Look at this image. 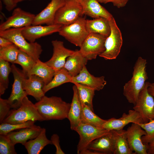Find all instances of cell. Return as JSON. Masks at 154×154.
I'll return each mask as SVG.
<instances>
[{
    "label": "cell",
    "instance_id": "obj_1",
    "mask_svg": "<svg viewBox=\"0 0 154 154\" xmlns=\"http://www.w3.org/2000/svg\"><path fill=\"white\" fill-rule=\"evenodd\" d=\"M70 104L60 97L44 96L35 105L44 120L47 121L67 118Z\"/></svg>",
    "mask_w": 154,
    "mask_h": 154
},
{
    "label": "cell",
    "instance_id": "obj_2",
    "mask_svg": "<svg viewBox=\"0 0 154 154\" xmlns=\"http://www.w3.org/2000/svg\"><path fill=\"white\" fill-rule=\"evenodd\" d=\"M147 60L141 57L137 60L133 67L132 76L123 87V94L128 102L134 105L139 94L148 78L146 71Z\"/></svg>",
    "mask_w": 154,
    "mask_h": 154
},
{
    "label": "cell",
    "instance_id": "obj_3",
    "mask_svg": "<svg viewBox=\"0 0 154 154\" xmlns=\"http://www.w3.org/2000/svg\"><path fill=\"white\" fill-rule=\"evenodd\" d=\"M23 28H12L0 31V37L10 40L19 50L26 53L37 61L39 59L42 51V47L37 42L27 41L22 33Z\"/></svg>",
    "mask_w": 154,
    "mask_h": 154
},
{
    "label": "cell",
    "instance_id": "obj_4",
    "mask_svg": "<svg viewBox=\"0 0 154 154\" xmlns=\"http://www.w3.org/2000/svg\"><path fill=\"white\" fill-rule=\"evenodd\" d=\"M29 121L44 120L38 112L35 104L29 100L27 96L24 98L19 108L10 110L3 122L16 124Z\"/></svg>",
    "mask_w": 154,
    "mask_h": 154
},
{
    "label": "cell",
    "instance_id": "obj_5",
    "mask_svg": "<svg viewBox=\"0 0 154 154\" xmlns=\"http://www.w3.org/2000/svg\"><path fill=\"white\" fill-rule=\"evenodd\" d=\"M85 18L80 17L73 23L63 25L58 32L60 36L76 46L80 47L89 33Z\"/></svg>",
    "mask_w": 154,
    "mask_h": 154
},
{
    "label": "cell",
    "instance_id": "obj_6",
    "mask_svg": "<svg viewBox=\"0 0 154 154\" xmlns=\"http://www.w3.org/2000/svg\"><path fill=\"white\" fill-rule=\"evenodd\" d=\"M109 21L111 32L105 41V51L99 55L106 60L117 58L120 52L123 43L121 33L114 18L113 17Z\"/></svg>",
    "mask_w": 154,
    "mask_h": 154
},
{
    "label": "cell",
    "instance_id": "obj_7",
    "mask_svg": "<svg viewBox=\"0 0 154 154\" xmlns=\"http://www.w3.org/2000/svg\"><path fill=\"white\" fill-rule=\"evenodd\" d=\"M83 15L82 7L80 2L77 0H65L64 4L56 13L54 24L68 25Z\"/></svg>",
    "mask_w": 154,
    "mask_h": 154
},
{
    "label": "cell",
    "instance_id": "obj_8",
    "mask_svg": "<svg viewBox=\"0 0 154 154\" xmlns=\"http://www.w3.org/2000/svg\"><path fill=\"white\" fill-rule=\"evenodd\" d=\"M149 83L146 82L133 108L139 114L143 123L154 119V99L147 90Z\"/></svg>",
    "mask_w": 154,
    "mask_h": 154
},
{
    "label": "cell",
    "instance_id": "obj_9",
    "mask_svg": "<svg viewBox=\"0 0 154 154\" xmlns=\"http://www.w3.org/2000/svg\"><path fill=\"white\" fill-rule=\"evenodd\" d=\"M11 67L14 82L11 94L7 100L11 108L17 109L21 106L24 98L28 95L22 87L23 81L27 76L22 70L17 67L14 64H12Z\"/></svg>",
    "mask_w": 154,
    "mask_h": 154
},
{
    "label": "cell",
    "instance_id": "obj_10",
    "mask_svg": "<svg viewBox=\"0 0 154 154\" xmlns=\"http://www.w3.org/2000/svg\"><path fill=\"white\" fill-rule=\"evenodd\" d=\"M106 38L98 34L89 33L80 47L79 51L88 60L95 59L105 51Z\"/></svg>",
    "mask_w": 154,
    "mask_h": 154
},
{
    "label": "cell",
    "instance_id": "obj_11",
    "mask_svg": "<svg viewBox=\"0 0 154 154\" xmlns=\"http://www.w3.org/2000/svg\"><path fill=\"white\" fill-rule=\"evenodd\" d=\"M75 131L78 133L80 137L77 146V153L79 154L81 151L86 149L93 140L109 131L102 127L82 123Z\"/></svg>",
    "mask_w": 154,
    "mask_h": 154
},
{
    "label": "cell",
    "instance_id": "obj_12",
    "mask_svg": "<svg viewBox=\"0 0 154 154\" xmlns=\"http://www.w3.org/2000/svg\"><path fill=\"white\" fill-rule=\"evenodd\" d=\"M35 15L18 7L13 9L12 15L0 25V31L12 28H23L32 25Z\"/></svg>",
    "mask_w": 154,
    "mask_h": 154
},
{
    "label": "cell",
    "instance_id": "obj_13",
    "mask_svg": "<svg viewBox=\"0 0 154 154\" xmlns=\"http://www.w3.org/2000/svg\"><path fill=\"white\" fill-rule=\"evenodd\" d=\"M129 146L135 154H148L147 146L142 141V137L146 134L145 131L137 123H132L126 130Z\"/></svg>",
    "mask_w": 154,
    "mask_h": 154
},
{
    "label": "cell",
    "instance_id": "obj_14",
    "mask_svg": "<svg viewBox=\"0 0 154 154\" xmlns=\"http://www.w3.org/2000/svg\"><path fill=\"white\" fill-rule=\"evenodd\" d=\"M51 42L53 54L50 59L45 62L56 71L64 67L67 58L74 53L75 51L66 48L62 41L55 40Z\"/></svg>",
    "mask_w": 154,
    "mask_h": 154
},
{
    "label": "cell",
    "instance_id": "obj_15",
    "mask_svg": "<svg viewBox=\"0 0 154 154\" xmlns=\"http://www.w3.org/2000/svg\"><path fill=\"white\" fill-rule=\"evenodd\" d=\"M62 25L55 24L44 26L31 25L24 27L22 33L27 40L29 42H33L41 37L58 32Z\"/></svg>",
    "mask_w": 154,
    "mask_h": 154
},
{
    "label": "cell",
    "instance_id": "obj_16",
    "mask_svg": "<svg viewBox=\"0 0 154 154\" xmlns=\"http://www.w3.org/2000/svg\"><path fill=\"white\" fill-rule=\"evenodd\" d=\"M133 123H139L142 122L137 112L134 110H130L128 114L123 113L120 118L113 117L106 120L102 128L108 131L121 130L128 124Z\"/></svg>",
    "mask_w": 154,
    "mask_h": 154
},
{
    "label": "cell",
    "instance_id": "obj_17",
    "mask_svg": "<svg viewBox=\"0 0 154 154\" xmlns=\"http://www.w3.org/2000/svg\"><path fill=\"white\" fill-rule=\"evenodd\" d=\"M65 0H51L46 7L35 15L32 25L54 24L56 13L58 10L64 4Z\"/></svg>",
    "mask_w": 154,
    "mask_h": 154
},
{
    "label": "cell",
    "instance_id": "obj_18",
    "mask_svg": "<svg viewBox=\"0 0 154 154\" xmlns=\"http://www.w3.org/2000/svg\"><path fill=\"white\" fill-rule=\"evenodd\" d=\"M71 83L81 84L99 91L103 88L107 82L104 76L96 77L91 74L85 66L78 75L72 77Z\"/></svg>",
    "mask_w": 154,
    "mask_h": 154
},
{
    "label": "cell",
    "instance_id": "obj_19",
    "mask_svg": "<svg viewBox=\"0 0 154 154\" xmlns=\"http://www.w3.org/2000/svg\"><path fill=\"white\" fill-rule=\"evenodd\" d=\"M44 85L43 80L35 75L25 78L22 82L23 89L28 95L32 96L38 101L45 96V94L42 90Z\"/></svg>",
    "mask_w": 154,
    "mask_h": 154
},
{
    "label": "cell",
    "instance_id": "obj_20",
    "mask_svg": "<svg viewBox=\"0 0 154 154\" xmlns=\"http://www.w3.org/2000/svg\"><path fill=\"white\" fill-rule=\"evenodd\" d=\"M80 3L82 7L83 15L94 19L102 17L109 20L113 17L97 0H82Z\"/></svg>",
    "mask_w": 154,
    "mask_h": 154
},
{
    "label": "cell",
    "instance_id": "obj_21",
    "mask_svg": "<svg viewBox=\"0 0 154 154\" xmlns=\"http://www.w3.org/2000/svg\"><path fill=\"white\" fill-rule=\"evenodd\" d=\"M114 139L112 130L92 141L86 149L100 152L103 154H113Z\"/></svg>",
    "mask_w": 154,
    "mask_h": 154
},
{
    "label": "cell",
    "instance_id": "obj_22",
    "mask_svg": "<svg viewBox=\"0 0 154 154\" xmlns=\"http://www.w3.org/2000/svg\"><path fill=\"white\" fill-rule=\"evenodd\" d=\"M73 95L67 118L69 120L70 129L75 131L81 123L82 105L77 87L73 86Z\"/></svg>",
    "mask_w": 154,
    "mask_h": 154
},
{
    "label": "cell",
    "instance_id": "obj_23",
    "mask_svg": "<svg viewBox=\"0 0 154 154\" xmlns=\"http://www.w3.org/2000/svg\"><path fill=\"white\" fill-rule=\"evenodd\" d=\"M42 129L40 126L35 125L31 127L21 129L18 131H11L6 135L14 145L20 143L23 145L28 140L36 138Z\"/></svg>",
    "mask_w": 154,
    "mask_h": 154
},
{
    "label": "cell",
    "instance_id": "obj_24",
    "mask_svg": "<svg viewBox=\"0 0 154 154\" xmlns=\"http://www.w3.org/2000/svg\"><path fill=\"white\" fill-rule=\"evenodd\" d=\"M88 60L79 50H76L74 53L67 58L63 68L71 77H74L79 74Z\"/></svg>",
    "mask_w": 154,
    "mask_h": 154
},
{
    "label": "cell",
    "instance_id": "obj_25",
    "mask_svg": "<svg viewBox=\"0 0 154 154\" xmlns=\"http://www.w3.org/2000/svg\"><path fill=\"white\" fill-rule=\"evenodd\" d=\"M86 26L89 33L98 34L106 38L111 32L109 20L102 17L93 20L86 19Z\"/></svg>",
    "mask_w": 154,
    "mask_h": 154
},
{
    "label": "cell",
    "instance_id": "obj_26",
    "mask_svg": "<svg viewBox=\"0 0 154 154\" xmlns=\"http://www.w3.org/2000/svg\"><path fill=\"white\" fill-rule=\"evenodd\" d=\"M114 139V154H135L131 149L127 140L126 130H112Z\"/></svg>",
    "mask_w": 154,
    "mask_h": 154
},
{
    "label": "cell",
    "instance_id": "obj_27",
    "mask_svg": "<svg viewBox=\"0 0 154 154\" xmlns=\"http://www.w3.org/2000/svg\"><path fill=\"white\" fill-rule=\"evenodd\" d=\"M46 129L42 128L40 133L35 138L27 141L24 145L29 154H39L44 147L52 144L50 140L47 137Z\"/></svg>",
    "mask_w": 154,
    "mask_h": 154
},
{
    "label": "cell",
    "instance_id": "obj_28",
    "mask_svg": "<svg viewBox=\"0 0 154 154\" xmlns=\"http://www.w3.org/2000/svg\"><path fill=\"white\" fill-rule=\"evenodd\" d=\"M55 73V70L51 67L38 59L27 75V77L33 75L39 76L43 80L45 85L52 80Z\"/></svg>",
    "mask_w": 154,
    "mask_h": 154
},
{
    "label": "cell",
    "instance_id": "obj_29",
    "mask_svg": "<svg viewBox=\"0 0 154 154\" xmlns=\"http://www.w3.org/2000/svg\"><path fill=\"white\" fill-rule=\"evenodd\" d=\"M71 77L67 71L64 68L55 71L52 80L43 88V92L45 94L50 90L67 82H71Z\"/></svg>",
    "mask_w": 154,
    "mask_h": 154
},
{
    "label": "cell",
    "instance_id": "obj_30",
    "mask_svg": "<svg viewBox=\"0 0 154 154\" xmlns=\"http://www.w3.org/2000/svg\"><path fill=\"white\" fill-rule=\"evenodd\" d=\"M81 123L102 127L106 120L103 119L99 117L88 106L82 104H81Z\"/></svg>",
    "mask_w": 154,
    "mask_h": 154
},
{
    "label": "cell",
    "instance_id": "obj_31",
    "mask_svg": "<svg viewBox=\"0 0 154 154\" xmlns=\"http://www.w3.org/2000/svg\"><path fill=\"white\" fill-rule=\"evenodd\" d=\"M74 84L77 88L81 104L88 106L94 111L92 101L95 90L81 84L75 83Z\"/></svg>",
    "mask_w": 154,
    "mask_h": 154
},
{
    "label": "cell",
    "instance_id": "obj_32",
    "mask_svg": "<svg viewBox=\"0 0 154 154\" xmlns=\"http://www.w3.org/2000/svg\"><path fill=\"white\" fill-rule=\"evenodd\" d=\"M11 72V67L9 62L0 59V96L3 95L8 88L9 77Z\"/></svg>",
    "mask_w": 154,
    "mask_h": 154
},
{
    "label": "cell",
    "instance_id": "obj_33",
    "mask_svg": "<svg viewBox=\"0 0 154 154\" xmlns=\"http://www.w3.org/2000/svg\"><path fill=\"white\" fill-rule=\"evenodd\" d=\"M36 62V61L30 56L19 49L17 58L14 64L20 65L23 71L27 75Z\"/></svg>",
    "mask_w": 154,
    "mask_h": 154
},
{
    "label": "cell",
    "instance_id": "obj_34",
    "mask_svg": "<svg viewBox=\"0 0 154 154\" xmlns=\"http://www.w3.org/2000/svg\"><path fill=\"white\" fill-rule=\"evenodd\" d=\"M19 49L14 44L8 46L0 48V59L14 64Z\"/></svg>",
    "mask_w": 154,
    "mask_h": 154
},
{
    "label": "cell",
    "instance_id": "obj_35",
    "mask_svg": "<svg viewBox=\"0 0 154 154\" xmlns=\"http://www.w3.org/2000/svg\"><path fill=\"white\" fill-rule=\"evenodd\" d=\"M35 121H29L21 123L12 124L3 122L0 125V135H6L14 130L32 127Z\"/></svg>",
    "mask_w": 154,
    "mask_h": 154
},
{
    "label": "cell",
    "instance_id": "obj_36",
    "mask_svg": "<svg viewBox=\"0 0 154 154\" xmlns=\"http://www.w3.org/2000/svg\"><path fill=\"white\" fill-rule=\"evenodd\" d=\"M146 132V134L142 137L143 143L147 146L154 140V119L147 123H138Z\"/></svg>",
    "mask_w": 154,
    "mask_h": 154
},
{
    "label": "cell",
    "instance_id": "obj_37",
    "mask_svg": "<svg viewBox=\"0 0 154 154\" xmlns=\"http://www.w3.org/2000/svg\"><path fill=\"white\" fill-rule=\"evenodd\" d=\"M13 144L7 135H0V154H16Z\"/></svg>",
    "mask_w": 154,
    "mask_h": 154
},
{
    "label": "cell",
    "instance_id": "obj_38",
    "mask_svg": "<svg viewBox=\"0 0 154 154\" xmlns=\"http://www.w3.org/2000/svg\"><path fill=\"white\" fill-rule=\"evenodd\" d=\"M11 108L8 100L0 98V122L1 123L6 118Z\"/></svg>",
    "mask_w": 154,
    "mask_h": 154
},
{
    "label": "cell",
    "instance_id": "obj_39",
    "mask_svg": "<svg viewBox=\"0 0 154 154\" xmlns=\"http://www.w3.org/2000/svg\"><path fill=\"white\" fill-rule=\"evenodd\" d=\"M50 140L52 144L54 145L56 148V154H64L65 153L62 149L60 145L59 137L57 134H53L50 138Z\"/></svg>",
    "mask_w": 154,
    "mask_h": 154
},
{
    "label": "cell",
    "instance_id": "obj_40",
    "mask_svg": "<svg viewBox=\"0 0 154 154\" xmlns=\"http://www.w3.org/2000/svg\"><path fill=\"white\" fill-rule=\"evenodd\" d=\"M129 0H97L100 3L104 4L112 3L114 6L118 8L123 7L126 5Z\"/></svg>",
    "mask_w": 154,
    "mask_h": 154
},
{
    "label": "cell",
    "instance_id": "obj_41",
    "mask_svg": "<svg viewBox=\"0 0 154 154\" xmlns=\"http://www.w3.org/2000/svg\"><path fill=\"white\" fill-rule=\"evenodd\" d=\"M6 9L8 11L14 9L16 7L17 4H15L12 0H3Z\"/></svg>",
    "mask_w": 154,
    "mask_h": 154
},
{
    "label": "cell",
    "instance_id": "obj_42",
    "mask_svg": "<svg viewBox=\"0 0 154 154\" xmlns=\"http://www.w3.org/2000/svg\"><path fill=\"white\" fill-rule=\"evenodd\" d=\"M13 44V43L8 39L0 37V48L5 47Z\"/></svg>",
    "mask_w": 154,
    "mask_h": 154
},
{
    "label": "cell",
    "instance_id": "obj_43",
    "mask_svg": "<svg viewBox=\"0 0 154 154\" xmlns=\"http://www.w3.org/2000/svg\"><path fill=\"white\" fill-rule=\"evenodd\" d=\"M79 154H103L100 152L86 149L81 151Z\"/></svg>",
    "mask_w": 154,
    "mask_h": 154
},
{
    "label": "cell",
    "instance_id": "obj_44",
    "mask_svg": "<svg viewBox=\"0 0 154 154\" xmlns=\"http://www.w3.org/2000/svg\"><path fill=\"white\" fill-rule=\"evenodd\" d=\"M147 147L148 154H154V140L149 143Z\"/></svg>",
    "mask_w": 154,
    "mask_h": 154
},
{
    "label": "cell",
    "instance_id": "obj_45",
    "mask_svg": "<svg viewBox=\"0 0 154 154\" xmlns=\"http://www.w3.org/2000/svg\"><path fill=\"white\" fill-rule=\"evenodd\" d=\"M147 90L149 94L154 98V83H151L149 82Z\"/></svg>",
    "mask_w": 154,
    "mask_h": 154
},
{
    "label": "cell",
    "instance_id": "obj_46",
    "mask_svg": "<svg viewBox=\"0 0 154 154\" xmlns=\"http://www.w3.org/2000/svg\"><path fill=\"white\" fill-rule=\"evenodd\" d=\"M26 0H12L13 2L15 4H17L18 3Z\"/></svg>",
    "mask_w": 154,
    "mask_h": 154
},
{
    "label": "cell",
    "instance_id": "obj_47",
    "mask_svg": "<svg viewBox=\"0 0 154 154\" xmlns=\"http://www.w3.org/2000/svg\"><path fill=\"white\" fill-rule=\"evenodd\" d=\"M77 1H79V2H80V1L82 0H77Z\"/></svg>",
    "mask_w": 154,
    "mask_h": 154
}]
</instances>
